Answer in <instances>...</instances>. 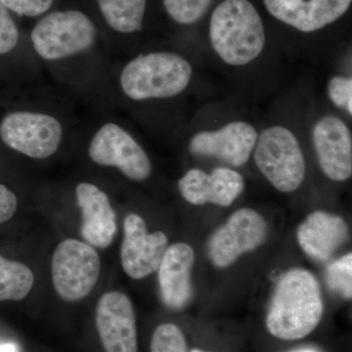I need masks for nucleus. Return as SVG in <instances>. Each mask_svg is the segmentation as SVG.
I'll return each mask as SVG.
<instances>
[{"instance_id": "nucleus-1", "label": "nucleus", "mask_w": 352, "mask_h": 352, "mask_svg": "<svg viewBox=\"0 0 352 352\" xmlns=\"http://www.w3.org/2000/svg\"><path fill=\"white\" fill-rule=\"evenodd\" d=\"M323 314L320 285L316 278L309 271L293 268L277 282L266 327L277 339L300 340L314 332Z\"/></svg>"}, {"instance_id": "nucleus-2", "label": "nucleus", "mask_w": 352, "mask_h": 352, "mask_svg": "<svg viewBox=\"0 0 352 352\" xmlns=\"http://www.w3.org/2000/svg\"><path fill=\"white\" fill-rule=\"evenodd\" d=\"M210 43L222 61L245 66L261 54L265 45L263 20L249 0H224L210 23Z\"/></svg>"}, {"instance_id": "nucleus-3", "label": "nucleus", "mask_w": 352, "mask_h": 352, "mask_svg": "<svg viewBox=\"0 0 352 352\" xmlns=\"http://www.w3.org/2000/svg\"><path fill=\"white\" fill-rule=\"evenodd\" d=\"M193 69L185 58L173 52L139 55L120 74L122 91L135 101L170 98L188 87Z\"/></svg>"}, {"instance_id": "nucleus-4", "label": "nucleus", "mask_w": 352, "mask_h": 352, "mask_svg": "<svg viewBox=\"0 0 352 352\" xmlns=\"http://www.w3.org/2000/svg\"><path fill=\"white\" fill-rule=\"evenodd\" d=\"M94 23L80 10L55 11L44 16L31 32L34 50L48 61L65 59L89 50L96 41Z\"/></svg>"}, {"instance_id": "nucleus-5", "label": "nucleus", "mask_w": 352, "mask_h": 352, "mask_svg": "<svg viewBox=\"0 0 352 352\" xmlns=\"http://www.w3.org/2000/svg\"><path fill=\"white\" fill-rule=\"evenodd\" d=\"M254 161L264 177L278 191L300 188L305 176V161L295 134L284 126H271L258 136Z\"/></svg>"}, {"instance_id": "nucleus-6", "label": "nucleus", "mask_w": 352, "mask_h": 352, "mask_svg": "<svg viewBox=\"0 0 352 352\" xmlns=\"http://www.w3.org/2000/svg\"><path fill=\"white\" fill-rule=\"evenodd\" d=\"M100 271L98 252L82 241L65 240L53 254V286L60 298L67 302H78L89 295L98 281Z\"/></svg>"}, {"instance_id": "nucleus-7", "label": "nucleus", "mask_w": 352, "mask_h": 352, "mask_svg": "<svg viewBox=\"0 0 352 352\" xmlns=\"http://www.w3.org/2000/svg\"><path fill=\"white\" fill-rule=\"evenodd\" d=\"M63 133L61 122L47 113L16 111L7 113L0 122L2 141L32 159H46L55 154Z\"/></svg>"}, {"instance_id": "nucleus-8", "label": "nucleus", "mask_w": 352, "mask_h": 352, "mask_svg": "<svg viewBox=\"0 0 352 352\" xmlns=\"http://www.w3.org/2000/svg\"><path fill=\"white\" fill-rule=\"evenodd\" d=\"M88 155L95 164L113 166L134 182H143L152 173L147 153L131 134L113 122H108L94 134Z\"/></svg>"}, {"instance_id": "nucleus-9", "label": "nucleus", "mask_w": 352, "mask_h": 352, "mask_svg": "<svg viewBox=\"0 0 352 352\" xmlns=\"http://www.w3.org/2000/svg\"><path fill=\"white\" fill-rule=\"evenodd\" d=\"M267 235L268 226L263 215L252 208H241L212 234L208 256L217 267H229L243 254L263 245Z\"/></svg>"}, {"instance_id": "nucleus-10", "label": "nucleus", "mask_w": 352, "mask_h": 352, "mask_svg": "<svg viewBox=\"0 0 352 352\" xmlns=\"http://www.w3.org/2000/svg\"><path fill=\"white\" fill-rule=\"evenodd\" d=\"M124 232L120 261L127 276L140 280L156 272L168 248L166 234L148 232L144 219L136 214L127 215Z\"/></svg>"}, {"instance_id": "nucleus-11", "label": "nucleus", "mask_w": 352, "mask_h": 352, "mask_svg": "<svg viewBox=\"0 0 352 352\" xmlns=\"http://www.w3.org/2000/svg\"><path fill=\"white\" fill-rule=\"evenodd\" d=\"M96 327L105 352H138V328L131 298L108 292L96 307Z\"/></svg>"}, {"instance_id": "nucleus-12", "label": "nucleus", "mask_w": 352, "mask_h": 352, "mask_svg": "<svg viewBox=\"0 0 352 352\" xmlns=\"http://www.w3.org/2000/svg\"><path fill=\"white\" fill-rule=\"evenodd\" d=\"M258 132L252 124L232 122L217 131H201L189 142V151L196 156L215 157L228 166H244L256 146Z\"/></svg>"}, {"instance_id": "nucleus-13", "label": "nucleus", "mask_w": 352, "mask_h": 352, "mask_svg": "<svg viewBox=\"0 0 352 352\" xmlns=\"http://www.w3.org/2000/svg\"><path fill=\"white\" fill-rule=\"evenodd\" d=\"M312 139L324 175L337 182L349 179L352 175V138L344 120L335 116L322 117L315 124Z\"/></svg>"}, {"instance_id": "nucleus-14", "label": "nucleus", "mask_w": 352, "mask_h": 352, "mask_svg": "<svg viewBox=\"0 0 352 352\" xmlns=\"http://www.w3.org/2000/svg\"><path fill=\"white\" fill-rule=\"evenodd\" d=\"M178 189L183 198L194 206L214 204L229 207L243 193L244 177L228 168H217L210 175L199 168H192L180 178Z\"/></svg>"}, {"instance_id": "nucleus-15", "label": "nucleus", "mask_w": 352, "mask_h": 352, "mask_svg": "<svg viewBox=\"0 0 352 352\" xmlns=\"http://www.w3.org/2000/svg\"><path fill=\"white\" fill-rule=\"evenodd\" d=\"M268 12L302 32H314L344 16L352 0H263Z\"/></svg>"}, {"instance_id": "nucleus-16", "label": "nucleus", "mask_w": 352, "mask_h": 352, "mask_svg": "<svg viewBox=\"0 0 352 352\" xmlns=\"http://www.w3.org/2000/svg\"><path fill=\"white\" fill-rule=\"evenodd\" d=\"M195 252L186 243L170 245L159 267L160 294L164 305L170 309H182L193 296L191 272Z\"/></svg>"}, {"instance_id": "nucleus-17", "label": "nucleus", "mask_w": 352, "mask_h": 352, "mask_svg": "<svg viewBox=\"0 0 352 352\" xmlns=\"http://www.w3.org/2000/svg\"><path fill=\"white\" fill-rule=\"evenodd\" d=\"M76 201L82 210V235L92 247L106 249L117 233V219L110 199L96 185L82 182L76 186Z\"/></svg>"}, {"instance_id": "nucleus-18", "label": "nucleus", "mask_w": 352, "mask_h": 352, "mask_svg": "<svg viewBox=\"0 0 352 352\" xmlns=\"http://www.w3.org/2000/svg\"><path fill=\"white\" fill-rule=\"evenodd\" d=\"M298 242L309 258L326 261L349 239V227L339 215L314 212L300 224Z\"/></svg>"}, {"instance_id": "nucleus-19", "label": "nucleus", "mask_w": 352, "mask_h": 352, "mask_svg": "<svg viewBox=\"0 0 352 352\" xmlns=\"http://www.w3.org/2000/svg\"><path fill=\"white\" fill-rule=\"evenodd\" d=\"M109 27L120 34L141 31L147 0H97Z\"/></svg>"}, {"instance_id": "nucleus-20", "label": "nucleus", "mask_w": 352, "mask_h": 352, "mask_svg": "<svg viewBox=\"0 0 352 352\" xmlns=\"http://www.w3.org/2000/svg\"><path fill=\"white\" fill-rule=\"evenodd\" d=\"M34 284V273L27 265L0 256V302L23 300Z\"/></svg>"}, {"instance_id": "nucleus-21", "label": "nucleus", "mask_w": 352, "mask_h": 352, "mask_svg": "<svg viewBox=\"0 0 352 352\" xmlns=\"http://www.w3.org/2000/svg\"><path fill=\"white\" fill-rule=\"evenodd\" d=\"M212 3V0H164V8L171 19L182 25L198 22Z\"/></svg>"}, {"instance_id": "nucleus-22", "label": "nucleus", "mask_w": 352, "mask_h": 352, "mask_svg": "<svg viewBox=\"0 0 352 352\" xmlns=\"http://www.w3.org/2000/svg\"><path fill=\"white\" fill-rule=\"evenodd\" d=\"M326 283L335 293L351 300L352 296V254L333 261L326 270Z\"/></svg>"}, {"instance_id": "nucleus-23", "label": "nucleus", "mask_w": 352, "mask_h": 352, "mask_svg": "<svg viewBox=\"0 0 352 352\" xmlns=\"http://www.w3.org/2000/svg\"><path fill=\"white\" fill-rule=\"evenodd\" d=\"M150 352H188L184 333L175 324H161L153 333Z\"/></svg>"}, {"instance_id": "nucleus-24", "label": "nucleus", "mask_w": 352, "mask_h": 352, "mask_svg": "<svg viewBox=\"0 0 352 352\" xmlns=\"http://www.w3.org/2000/svg\"><path fill=\"white\" fill-rule=\"evenodd\" d=\"M328 94L333 105L352 115V78L333 76L328 85Z\"/></svg>"}, {"instance_id": "nucleus-25", "label": "nucleus", "mask_w": 352, "mask_h": 352, "mask_svg": "<svg viewBox=\"0 0 352 352\" xmlns=\"http://www.w3.org/2000/svg\"><path fill=\"white\" fill-rule=\"evenodd\" d=\"M19 29L9 13L8 9L0 3V55L10 52L19 43Z\"/></svg>"}, {"instance_id": "nucleus-26", "label": "nucleus", "mask_w": 352, "mask_h": 352, "mask_svg": "<svg viewBox=\"0 0 352 352\" xmlns=\"http://www.w3.org/2000/svg\"><path fill=\"white\" fill-rule=\"evenodd\" d=\"M0 3L18 15L38 17L50 10L54 0H0Z\"/></svg>"}, {"instance_id": "nucleus-27", "label": "nucleus", "mask_w": 352, "mask_h": 352, "mask_svg": "<svg viewBox=\"0 0 352 352\" xmlns=\"http://www.w3.org/2000/svg\"><path fill=\"white\" fill-rule=\"evenodd\" d=\"M18 200L15 194L0 184V224L8 221L17 210Z\"/></svg>"}, {"instance_id": "nucleus-28", "label": "nucleus", "mask_w": 352, "mask_h": 352, "mask_svg": "<svg viewBox=\"0 0 352 352\" xmlns=\"http://www.w3.org/2000/svg\"><path fill=\"white\" fill-rule=\"evenodd\" d=\"M0 352H17V347L14 344H0Z\"/></svg>"}, {"instance_id": "nucleus-29", "label": "nucleus", "mask_w": 352, "mask_h": 352, "mask_svg": "<svg viewBox=\"0 0 352 352\" xmlns=\"http://www.w3.org/2000/svg\"><path fill=\"white\" fill-rule=\"evenodd\" d=\"M190 352H205V351H201V349H192V351Z\"/></svg>"}, {"instance_id": "nucleus-30", "label": "nucleus", "mask_w": 352, "mask_h": 352, "mask_svg": "<svg viewBox=\"0 0 352 352\" xmlns=\"http://www.w3.org/2000/svg\"><path fill=\"white\" fill-rule=\"evenodd\" d=\"M300 352H314V351H300Z\"/></svg>"}]
</instances>
